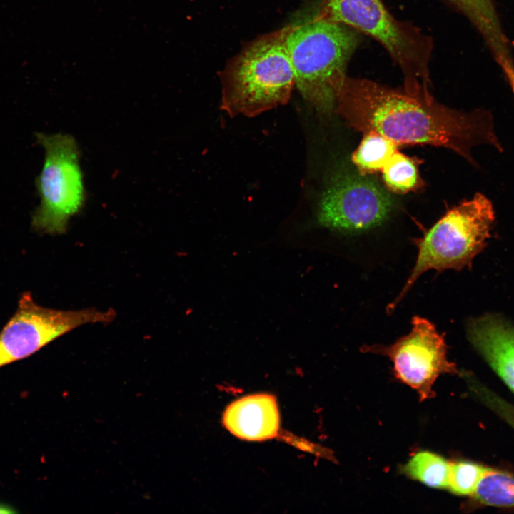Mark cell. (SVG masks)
<instances>
[{
    "mask_svg": "<svg viewBox=\"0 0 514 514\" xmlns=\"http://www.w3.org/2000/svg\"><path fill=\"white\" fill-rule=\"evenodd\" d=\"M334 111L357 131L378 133L398 145L449 148L474 166V146L489 145L503 151L489 110L464 112L447 107L428 89H396L347 76Z\"/></svg>",
    "mask_w": 514,
    "mask_h": 514,
    "instance_id": "1",
    "label": "cell"
},
{
    "mask_svg": "<svg viewBox=\"0 0 514 514\" xmlns=\"http://www.w3.org/2000/svg\"><path fill=\"white\" fill-rule=\"evenodd\" d=\"M358 31L336 21L324 11L287 26L286 46L295 86L316 111L335 109L348 63L359 44Z\"/></svg>",
    "mask_w": 514,
    "mask_h": 514,
    "instance_id": "2",
    "label": "cell"
},
{
    "mask_svg": "<svg viewBox=\"0 0 514 514\" xmlns=\"http://www.w3.org/2000/svg\"><path fill=\"white\" fill-rule=\"evenodd\" d=\"M287 27L253 41L222 78L221 109L252 117L286 104L295 86L286 46Z\"/></svg>",
    "mask_w": 514,
    "mask_h": 514,
    "instance_id": "3",
    "label": "cell"
},
{
    "mask_svg": "<svg viewBox=\"0 0 514 514\" xmlns=\"http://www.w3.org/2000/svg\"><path fill=\"white\" fill-rule=\"evenodd\" d=\"M494 221L493 204L481 193L448 210L421 238L415 240L418 248L415 266L400 293L388 310L395 308L425 271L468 267L491 237Z\"/></svg>",
    "mask_w": 514,
    "mask_h": 514,
    "instance_id": "4",
    "label": "cell"
},
{
    "mask_svg": "<svg viewBox=\"0 0 514 514\" xmlns=\"http://www.w3.org/2000/svg\"><path fill=\"white\" fill-rule=\"evenodd\" d=\"M36 138L44 148V161L36 180L40 202L31 227L43 234H63L86 201L80 149L68 133H36Z\"/></svg>",
    "mask_w": 514,
    "mask_h": 514,
    "instance_id": "5",
    "label": "cell"
},
{
    "mask_svg": "<svg viewBox=\"0 0 514 514\" xmlns=\"http://www.w3.org/2000/svg\"><path fill=\"white\" fill-rule=\"evenodd\" d=\"M333 20L378 41L401 69L405 88H428L432 41L415 27L399 21L381 0H326Z\"/></svg>",
    "mask_w": 514,
    "mask_h": 514,
    "instance_id": "6",
    "label": "cell"
},
{
    "mask_svg": "<svg viewBox=\"0 0 514 514\" xmlns=\"http://www.w3.org/2000/svg\"><path fill=\"white\" fill-rule=\"evenodd\" d=\"M112 309L62 311L43 307L30 292L21 294L17 308L0 331V367L25 358L70 331L88 323H109Z\"/></svg>",
    "mask_w": 514,
    "mask_h": 514,
    "instance_id": "7",
    "label": "cell"
},
{
    "mask_svg": "<svg viewBox=\"0 0 514 514\" xmlns=\"http://www.w3.org/2000/svg\"><path fill=\"white\" fill-rule=\"evenodd\" d=\"M411 331L388 346H364L363 352L388 356L396 377L415 390L421 400L434 396L433 386L441 374L458 373L447 357L444 333L440 334L428 320L415 316Z\"/></svg>",
    "mask_w": 514,
    "mask_h": 514,
    "instance_id": "8",
    "label": "cell"
},
{
    "mask_svg": "<svg viewBox=\"0 0 514 514\" xmlns=\"http://www.w3.org/2000/svg\"><path fill=\"white\" fill-rule=\"evenodd\" d=\"M393 206L391 196L375 180L343 171L333 176L323 192L318 218L329 228L361 231L383 223Z\"/></svg>",
    "mask_w": 514,
    "mask_h": 514,
    "instance_id": "9",
    "label": "cell"
},
{
    "mask_svg": "<svg viewBox=\"0 0 514 514\" xmlns=\"http://www.w3.org/2000/svg\"><path fill=\"white\" fill-rule=\"evenodd\" d=\"M467 336L484 358L514 393V325L497 313H486L470 319Z\"/></svg>",
    "mask_w": 514,
    "mask_h": 514,
    "instance_id": "10",
    "label": "cell"
},
{
    "mask_svg": "<svg viewBox=\"0 0 514 514\" xmlns=\"http://www.w3.org/2000/svg\"><path fill=\"white\" fill-rule=\"evenodd\" d=\"M223 423L230 433L242 440L261 441L273 438L280 424L276 401L267 394L242 398L226 408Z\"/></svg>",
    "mask_w": 514,
    "mask_h": 514,
    "instance_id": "11",
    "label": "cell"
},
{
    "mask_svg": "<svg viewBox=\"0 0 514 514\" xmlns=\"http://www.w3.org/2000/svg\"><path fill=\"white\" fill-rule=\"evenodd\" d=\"M482 35L495 61L503 71L514 66L508 39L501 26L493 0H448Z\"/></svg>",
    "mask_w": 514,
    "mask_h": 514,
    "instance_id": "12",
    "label": "cell"
},
{
    "mask_svg": "<svg viewBox=\"0 0 514 514\" xmlns=\"http://www.w3.org/2000/svg\"><path fill=\"white\" fill-rule=\"evenodd\" d=\"M397 143L384 136L373 131L367 132L351 159L361 174L381 171L397 151Z\"/></svg>",
    "mask_w": 514,
    "mask_h": 514,
    "instance_id": "13",
    "label": "cell"
},
{
    "mask_svg": "<svg viewBox=\"0 0 514 514\" xmlns=\"http://www.w3.org/2000/svg\"><path fill=\"white\" fill-rule=\"evenodd\" d=\"M471 497L480 504L514 507V475L486 467Z\"/></svg>",
    "mask_w": 514,
    "mask_h": 514,
    "instance_id": "14",
    "label": "cell"
},
{
    "mask_svg": "<svg viewBox=\"0 0 514 514\" xmlns=\"http://www.w3.org/2000/svg\"><path fill=\"white\" fill-rule=\"evenodd\" d=\"M450 463L443 457L428 451L413 455L403 468L409 478L434 488H447Z\"/></svg>",
    "mask_w": 514,
    "mask_h": 514,
    "instance_id": "15",
    "label": "cell"
},
{
    "mask_svg": "<svg viewBox=\"0 0 514 514\" xmlns=\"http://www.w3.org/2000/svg\"><path fill=\"white\" fill-rule=\"evenodd\" d=\"M381 171L384 183L393 192L405 193L417 190L423 186L416 161L398 150Z\"/></svg>",
    "mask_w": 514,
    "mask_h": 514,
    "instance_id": "16",
    "label": "cell"
},
{
    "mask_svg": "<svg viewBox=\"0 0 514 514\" xmlns=\"http://www.w3.org/2000/svg\"><path fill=\"white\" fill-rule=\"evenodd\" d=\"M486 467L473 462L450 463L448 489L458 495L471 496Z\"/></svg>",
    "mask_w": 514,
    "mask_h": 514,
    "instance_id": "17",
    "label": "cell"
},
{
    "mask_svg": "<svg viewBox=\"0 0 514 514\" xmlns=\"http://www.w3.org/2000/svg\"><path fill=\"white\" fill-rule=\"evenodd\" d=\"M470 389L491 410L514 428V405L498 396L482 383L467 376Z\"/></svg>",
    "mask_w": 514,
    "mask_h": 514,
    "instance_id": "18",
    "label": "cell"
},
{
    "mask_svg": "<svg viewBox=\"0 0 514 514\" xmlns=\"http://www.w3.org/2000/svg\"><path fill=\"white\" fill-rule=\"evenodd\" d=\"M12 512L10 508H8L6 505H3L0 504V513H11Z\"/></svg>",
    "mask_w": 514,
    "mask_h": 514,
    "instance_id": "19",
    "label": "cell"
}]
</instances>
